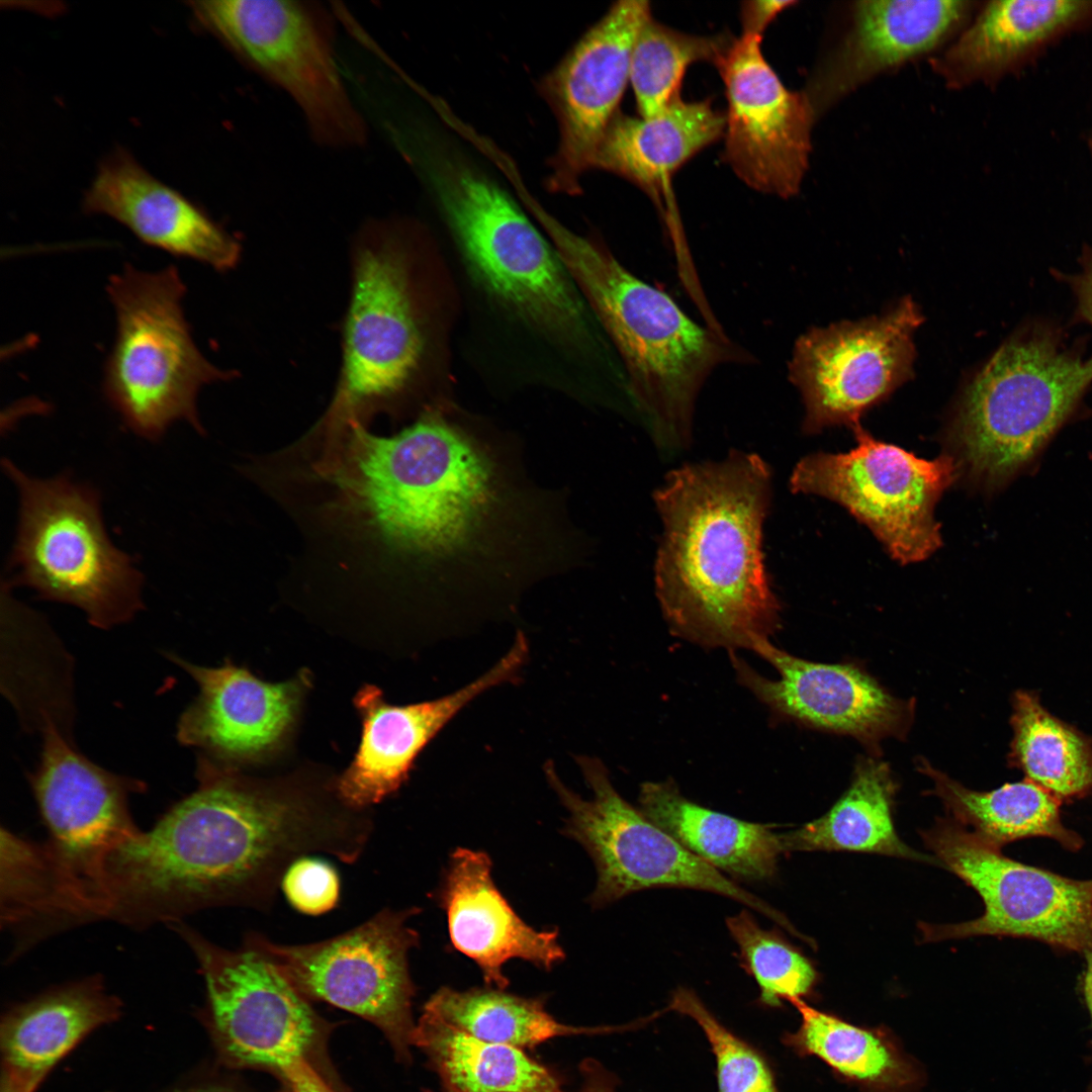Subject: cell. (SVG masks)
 <instances>
[{
	"instance_id": "1f68e13d",
	"label": "cell",
	"mask_w": 1092,
	"mask_h": 1092,
	"mask_svg": "<svg viewBox=\"0 0 1092 1092\" xmlns=\"http://www.w3.org/2000/svg\"><path fill=\"white\" fill-rule=\"evenodd\" d=\"M412 1043L427 1055L447 1092H563L523 1050L476 1038L425 1011Z\"/></svg>"
},
{
	"instance_id": "7402d4cb",
	"label": "cell",
	"mask_w": 1092,
	"mask_h": 1092,
	"mask_svg": "<svg viewBox=\"0 0 1092 1092\" xmlns=\"http://www.w3.org/2000/svg\"><path fill=\"white\" fill-rule=\"evenodd\" d=\"M528 653L518 634L511 649L481 676L445 697L406 706L387 703L375 686L354 698L362 723L361 739L349 766L333 783L348 807L367 810L395 793L419 753L459 710L483 692L514 679Z\"/></svg>"
},
{
	"instance_id": "7bdbcfd3",
	"label": "cell",
	"mask_w": 1092,
	"mask_h": 1092,
	"mask_svg": "<svg viewBox=\"0 0 1092 1092\" xmlns=\"http://www.w3.org/2000/svg\"><path fill=\"white\" fill-rule=\"evenodd\" d=\"M279 1073L292 1092H334L305 1058L294 1060Z\"/></svg>"
},
{
	"instance_id": "52a82bcc",
	"label": "cell",
	"mask_w": 1092,
	"mask_h": 1092,
	"mask_svg": "<svg viewBox=\"0 0 1092 1092\" xmlns=\"http://www.w3.org/2000/svg\"><path fill=\"white\" fill-rule=\"evenodd\" d=\"M116 329L102 389L127 428L156 441L183 421L202 432L200 389L237 376L209 362L183 309L185 284L174 265L144 271L126 264L106 285Z\"/></svg>"
},
{
	"instance_id": "d590c367",
	"label": "cell",
	"mask_w": 1092,
	"mask_h": 1092,
	"mask_svg": "<svg viewBox=\"0 0 1092 1092\" xmlns=\"http://www.w3.org/2000/svg\"><path fill=\"white\" fill-rule=\"evenodd\" d=\"M1014 754L1028 780L1057 797L1092 787V750L1074 730L1049 714L1028 693L1014 702Z\"/></svg>"
},
{
	"instance_id": "74e56055",
	"label": "cell",
	"mask_w": 1092,
	"mask_h": 1092,
	"mask_svg": "<svg viewBox=\"0 0 1092 1092\" xmlns=\"http://www.w3.org/2000/svg\"><path fill=\"white\" fill-rule=\"evenodd\" d=\"M726 925L741 967L759 987L761 1004L779 1007L782 1000L812 993L818 980L813 964L778 931L763 929L745 909L728 917Z\"/></svg>"
},
{
	"instance_id": "cb8c5ba5",
	"label": "cell",
	"mask_w": 1092,
	"mask_h": 1092,
	"mask_svg": "<svg viewBox=\"0 0 1092 1092\" xmlns=\"http://www.w3.org/2000/svg\"><path fill=\"white\" fill-rule=\"evenodd\" d=\"M83 209L118 221L148 246L216 271L233 269L241 256L236 239L202 208L123 152L101 164Z\"/></svg>"
},
{
	"instance_id": "277c9868",
	"label": "cell",
	"mask_w": 1092,
	"mask_h": 1092,
	"mask_svg": "<svg viewBox=\"0 0 1092 1092\" xmlns=\"http://www.w3.org/2000/svg\"><path fill=\"white\" fill-rule=\"evenodd\" d=\"M532 213L621 356L629 395L656 445L684 449L712 373L751 354L724 331L691 318L665 291L630 272L605 247L571 232L540 206Z\"/></svg>"
},
{
	"instance_id": "7dc6e473",
	"label": "cell",
	"mask_w": 1092,
	"mask_h": 1092,
	"mask_svg": "<svg viewBox=\"0 0 1092 1092\" xmlns=\"http://www.w3.org/2000/svg\"><path fill=\"white\" fill-rule=\"evenodd\" d=\"M175 1092H233L220 1087H196L183 1090H177Z\"/></svg>"
},
{
	"instance_id": "60d3db41",
	"label": "cell",
	"mask_w": 1092,
	"mask_h": 1092,
	"mask_svg": "<svg viewBox=\"0 0 1092 1092\" xmlns=\"http://www.w3.org/2000/svg\"><path fill=\"white\" fill-rule=\"evenodd\" d=\"M1079 264L1080 268L1076 273L1058 275L1074 294L1075 318L1092 327V246H1084Z\"/></svg>"
},
{
	"instance_id": "b9f144b4",
	"label": "cell",
	"mask_w": 1092,
	"mask_h": 1092,
	"mask_svg": "<svg viewBox=\"0 0 1092 1092\" xmlns=\"http://www.w3.org/2000/svg\"><path fill=\"white\" fill-rule=\"evenodd\" d=\"M794 4V1L777 0L744 2L741 8L742 33L761 36L766 26L783 10Z\"/></svg>"
},
{
	"instance_id": "ffe728a7",
	"label": "cell",
	"mask_w": 1092,
	"mask_h": 1092,
	"mask_svg": "<svg viewBox=\"0 0 1092 1092\" xmlns=\"http://www.w3.org/2000/svg\"><path fill=\"white\" fill-rule=\"evenodd\" d=\"M778 671L766 678L731 652L738 680L777 716L845 734L876 747L903 736L912 705L890 695L855 664L808 661L779 649L768 639L752 648Z\"/></svg>"
},
{
	"instance_id": "44dd1931",
	"label": "cell",
	"mask_w": 1092,
	"mask_h": 1092,
	"mask_svg": "<svg viewBox=\"0 0 1092 1092\" xmlns=\"http://www.w3.org/2000/svg\"><path fill=\"white\" fill-rule=\"evenodd\" d=\"M199 693L180 716L177 738L216 762L235 764L265 760L289 739L309 688L307 671L283 682H267L226 660L219 667L194 665L177 655Z\"/></svg>"
},
{
	"instance_id": "484cf974",
	"label": "cell",
	"mask_w": 1092,
	"mask_h": 1092,
	"mask_svg": "<svg viewBox=\"0 0 1092 1092\" xmlns=\"http://www.w3.org/2000/svg\"><path fill=\"white\" fill-rule=\"evenodd\" d=\"M1092 24V0H1007L983 7L932 70L949 88L994 85Z\"/></svg>"
},
{
	"instance_id": "4dcf8cb0",
	"label": "cell",
	"mask_w": 1092,
	"mask_h": 1092,
	"mask_svg": "<svg viewBox=\"0 0 1092 1092\" xmlns=\"http://www.w3.org/2000/svg\"><path fill=\"white\" fill-rule=\"evenodd\" d=\"M787 1001L801 1024L785 1042L799 1055L817 1057L866 1092H913L920 1084L919 1069L883 1029L851 1024L799 997Z\"/></svg>"
},
{
	"instance_id": "816d5d0a",
	"label": "cell",
	"mask_w": 1092,
	"mask_h": 1092,
	"mask_svg": "<svg viewBox=\"0 0 1092 1092\" xmlns=\"http://www.w3.org/2000/svg\"><path fill=\"white\" fill-rule=\"evenodd\" d=\"M1089 138H1091V139H1092V134H1091V135H1090Z\"/></svg>"
},
{
	"instance_id": "9a60e30c",
	"label": "cell",
	"mask_w": 1092,
	"mask_h": 1092,
	"mask_svg": "<svg viewBox=\"0 0 1092 1092\" xmlns=\"http://www.w3.org/2000/svg\"><path fill=\"white\" fill-rule=\"evenodd\" d=\"M921 835L940 866L976 890L985 906L971 921L921 923L923 941L1010 935L1073 949L1092 946V881L1010 859L952 819H939Z\"/></svg>"
},
{
	"instance_id": "f546056e",
	"label": "cell",
	"mask_w": 1092,
	"mask_h": 1092,
	"mask_svg": "<svg viewBox=\"0 0 1092 1092\" xmlns=\"http://www.w3.org/2000/svg\"><path fill=\"white\" fill-rule=\"evenodd\" d=\"M897 784L888 764L868 757L857 761L847 790L821 817L780 834L784 852L846 850L940 863L905 844L893 822Z\"/></svg>"
},
{
	"instance_id": "ac0fdd59",
	"label": "cell",
	"mask_w": 1092,
	"mask_h": 1092,
	"mask_svg": "<svg viewBox=\"0 0 1092 1092\" xmlns=\"http://www.w3.org/2000/svg\"><path fill=\"white\" fill-rule=\"evenodd\" d=\"M727 98L724 157L749 187L783 198L798 193L808 168L816 118L805 92L789 90L742 33L715 64Z\"/></svg>"
},
{
	"instance_id": "c3c4849f",
	"label": "cell",
	"mask_w": 1092,
	"mask_h": 1092,
	"mask_svg": "<svg viewBox=\"0 0 1092 1092\" xmlns=\"http://www.w3.org/2000/svg\"><path fill=\"white\" fill-rule=\"evenodd\" d=\"M1088 148H1089L1090 154L1092 156V139L1091 138L1088 139Z\"/></svg>"
},
{
	"instance_id": "681fc988",
	"label": "cell",
	"mask_w": 1092,
	"mask_h": 1092,
	"mask_svg": "<svg viewBox=\"0 0 1092 1092\" xmlns=\"http://www.w3.org/2000/svg\"><path fill=\"white\" fill-rule=\"evenodd\" d=\"M48 697H49V696H48ZM41 698H47V697H41ZM36 699H40V698H36ZM36 699H34V700H36ZM57 699H68V698H57ZM34 700H32V701H34ZM68 700H70V699H68ZM32 701H30V702H32ZM30 702H29V703H30Z\"/></svg>"
},
{
	"instance_id": "f6af8a7d",
	"label": "cell",
	"mask_w": 1092,
	"mask_h": 1092,
	"mask_svg": "<svg viewBox=\"0 0 1092 1092\" xmlns=\"http://www.w3.org/2000/svg\"><path fill=\"white\" fill-rule=\"evenodd\" d=\"M580 1092H614V1088L609 1078L599 1068L589 1066Z\"/></svg>"
},
{
	"instance_id": "83f0119b",
	"label": "cell",
	"mask_w": 1092,
	"mask_h": 1092,
	"mask_svg": "<svg viewBox=\"0 0 1092 1092\" xmlns=\"http://www.w3.org/2000/svg\"><path fill=\"white\" fill-rule=\"evenodd\" d=\"M639 809L691 853L718 871L745 881L772 879L784 853L780 834L767 824L748 822L700 806L672 781L640 787Z\"/></svg>"
},
{
	"instance_id": "8d00e7d4",
	"label": "cell",
	"mask_w": 1092,
	"mask_h": 1092,
	"mask_svg": "<svg viewBox=\"0 0 1092 1092\" xmlns=\"http://www.w3.org/2000/svg\"><path fill=\"white\" fill-rule=\"evenodd\" d=\"M731 41L724 34L680 32L650 15L637 33L630 63V82L640 116L654 115L680 97L687 69L700 61L715 65Z\"/></svg>"
},
{
	"instance_id": "ab89813d",
	"label": "cell",
	"mask_w": 1092,
	"mask_h": 1092,
	"mask_svg": "<svg viewBox=\"0 0 1092 1092\" xmlns=\"http://www.w3.org/2000/svg\"><path fill=\"white\" fill-rule=\"evenodd\" d=\"M281 888L297 911L318 915L338 904L341 883L336 869L328 861L306 855L287 869Z\"/></svg>"
},
{
	"instance_id": "9c48e42d",
	"label": "cell",
	"mask_w": 1092,
	"mask_h": 1092,
	"mask_svg": "<svg viewBox=\"0 0 1092 1092\" xmlns=\"http://www.w3.org/2000/svg\"><path fill=\"white\" fill-rule=\"evenodd\" d=\"M403 235L395 222L375 219L355 238L342 364L323 423L366 425L394 407L421 368L426 339Z\"/></svg>"
},
{
	"instance_id": "6da1fadb",
	"label": "cell",
	"mask_w": 1092,
	"mask_h": 1092,
	"mask_svg": "<svg viewBox=\"0 0 1092 1092\" xmlns=\"http://www.w3.org/2000/svg\"><path fill=\"white\" fill-rule=\"evenodd\" d=\"M196 777L194 792L108 858L113 921L145 929L217 907L267 911L296 859L354 863L371 838L367 810L333 785L256 780L203 755Z\"/></svg>"
},
{
	"instance_id": "8992f818",
	"label": "cell",
	"mask_w": 1092,
	"mask_h": 1092,
	"mask_svg": "<svg viewBox=\"0 0 1092 1092\" xmlns=\"http://www.w3.org/2000/svg\"><path fill=\"white\" fill-rule=\"evenodd\" d=\"M1092 383V356L1063 331L1033 321L1013 333L973 377L945 441L960 476L1001 485L1027 464L1078 406Z\"/></svg>"
},
{
	"instance_id": "bcb514c9",
	"label": "cell",
	"mask_w": 1092,
	"mask_h": 1092,
	"mask_svg": "<svg viewBox=\"0 0 1092 1092\" xmlns=\"http://www.w3.org/2000/svg\"><path fill=\"white\" fill-rule=\"evenodd\" d=\"M1084 993L1092 1017V952L1087 953V968L1084 976Z\"/></svg>"
},
{
	"instance_id": "d4e9b609",
	"label": "cell",
	"mask_w": 1092,
	"mask_h": 1092,
	"mask_svg": "<svg viewBox=\"0 0 1092 1092\" xmlns=\"http://www.w3.org/2000/svg\"><path fill=\"white\" fill-rule=\"evenodd\" d=\"M483 851L455 849L435 899L447 916L453 947L470 958L484 981L504 990V965L521 959L549 971L565 959L557 929L539 931L514 911L491 878Z\"/></svg>"
},
{
	"instance_id": "7c38bea8",
	"label": "cell",
	"mask_w": 1092,
	"mask_h": 1092,
	"mask_svg": "<svg viewBox=\"0 0 1092 1092\" xmlns=\"http://www.w3.org/2000/svg\"><path fill=\"white\" fill-rule=\"evenodd\" d=\"M419 912L384 908L344 933L310 943H278L249 931L242 946L273 966L305 999L374 1023L405 1055L415 1027L408 953L420 940L407 920Z\"/></svg>"
},
{
	"instance_id": "3957f363",
	"label": "cell",
	"mask_w": 1092,
	"mask_h": 1092,
	"mask_svg": "<svg viewBox=\"0 0 1092 1092\" xmlns=\"http://www.w3.org/2000/svg\"><path fill=\"white\" fill-rule=\"evenodd\" d=\"M652 495L662 526L654 590L670 632L730 650L768 639L781 619L762 548L768 464L732 449L672 469Z\"/></svg>"
},
{
	"instance_id": "5bb4252c",
	"label": "cell",
	"mask_w": 1092,
	"mask_h": 1092,
	"mask_svg": "<svg viewBox=\"0 0 1092 1092\" xmlns=\"http://www.w3.org/2000/svg\"><path fill=\"white\" fill-rule=\"evenodd\" d=\"M856 446L846 453H813L794 467V493L840 504L867 525L902 564L922 561L941 545L934 509L960 477L951 456L917 457L852 427Z\"/></svg>"
},
{
	"instance_id": "8fae6325",
	"label": "cell",
	"mask_w": 1092,
	"mask_h": 1092,
	"mask_svg": "<svg viewBox=\"0 0 1092 1092\" xmlns=\"http://www.w3.org/2000/svg\"><path fill=\"white\" fill-rule=\"evenodd\" d=\"M578 763L593 792L590 799L565 787L550 764L545 771L568 812L563 833L579 842L595 862L598 880L589 897L593 907L647 889H693L730 898L790 933L802 935L782 912L691 853L623 799L600 760L580 757Z\"/></svg>"
},
{
	"instance_id": "7a4b0ae2",
	"label": "cell",
	"mask_w": 1092,
	"mask_h": 1092,
	"mask_svg": "<svg viewBox=\"0 0 1092 1092\" xmlns=\"http://www.w3.org/2000/svg\"><path fill=\"white\" fill-rule=\"evenodd\" d=\"M314 441L325 521L372 573L441 574L492 552L510 510L502 476L437 413L391 436L351 421Z\"/></svg>"
},
{
	"instance_id": "f35d334b",
	"label": "cell",
	"mask_w": 1092,
	"mask_h": 1092,
	"mask_svg": "<svg viewBox=\"0 0 1092 1092\" xmlns=\"http://www.w3.org/2000/svg\"><path fill=\"white\" fill-rule=\"evenodd\" d=\"M669 1007L690 1016L706 1034L716 1058L718 1092H779L762 1056L722 1025L694 991L677 988Z\"/></svg>"
},
{
	"instance_id": "30bf717a",
	"label": "cell",
	"mask_w": 1092,
	"mask_h": 1092,
	"mask_svg": "<svg viewBox=\"0 0 1092 1092\" xmlns=\"http://www.w3.org/2000/svg\"><path fill=\"white\" fill-rule=\"evenodd\" d=\"M198 22L294 101L313 138L362 146L367 127L337 61L331 20L315 3L286 0L190 2Z\"/></svg>"
},
{
	"instance_id": "2e32d148",
	"label": "cell",
	"mask_w": 1092,
	"mask_h": 1092,
	"mask_svg": "<svg viewBox=\"0 0 1092 1092\" xmlns=\"http://www.w3.org/2000/svg\"><path fill=\"white\" fill-rule=\"evenodd\" d=\"M923 322L911 298L883 315L813 328L795 342L789 380L805 408L802 429L816 434L860 416L913 375V336Z\"/></svg>"
},
{
	"instance_id": "e0dca14e",
	"label": "cell",
	"mask_w": 1092,
	"mask_h": 1092,
	"mask_svg": "<svg viewBox=\"0 0 1092 1092\" xmlns=\"http://www.w3.org/2000/svg\"><path fill=\"white\" fill-rule=\"evenodd\" d=\"M195 957L207 991L214 1039L237 1066L280 1071L305 1058L320 1035V1021L302 995L255 952L230 949L177 921L168 925Z\"/></svg>"
},
{
	"instance_id": "f907efd6",
	"label": "cell",
	"mask_w": 1092,
	"mask_h": 1092,
	"mask_svg": "<svg viewBox=\"0 0 1092 1092\" xmlns=\"http://www.w3.org/2000/svg\"><path fill=\"white\" fill-rule=\"evenodd\" d=\"M1088 1092H1092V1086L1090 1087V1090Z\"/></svg>"
},
{
	"instance_id": "4fadbf2b",
	"label": "cell",
	"mask_w": 1092,
	"mask_h": 1092,
	"mask_svg": "<svg viewBox=\"0 0 1092 1092\" xmlns=\"http://www.w3.org/2000/svg\"><path fill=\"white\" fill-rule=\"evenodd\" d=\"M67 724L40 725V761L29 777L48 829L43 843L86 922L104 919L105 868L111 854L142 830L129 797L145 783L112 774L88 759L73 743Z\"/></svg>"
},
{
	"instance_id": "ba28073f",
	"label": "cell",
	"mask_w": 1092,
	"mask_h": 1092,
	"mask_svg": "<svg viewBox=\"0 0 1092 1092\" xmlns=\"http://www.w3.org/2000/svg\"><path fill=\"white\" fill-rule=\"evenodd\" d=\"M2 465L19 495L12 584L77 607L99 628L130 620L143 608V575L109 539L97 492L66 475L38 478L9 459Z\"/></svg>"
},
{
	"instance_id": "d6986e66",
	"label": "cell",
	"mask_w": 1092,
	"mask_h": 1092,
	"mask_svg": "<svg viewBox=\"0 0 1092 1092\" xmlns=\"http://www.w3.org/2000/svg\"><path fill=\"white\" fill-rule=\"evenodd\" d=\"M650 15L647 1L615 3L541 82L559 131L546 181L551 191L580 192V178L619 113L634 41Z\"/></svg>"
},
{
	"instance_id": "f1b7e54d",
	"label": "cell",
	"mask_w": 1092,
	"mask_h": 1092,
	"mask_svg": "<svg viewBox=\"0 0 1092 1092\" xmlns=\"http://www.w3.org/2000/svg\"><path fill=\"white\" fill-rule=\"evenodd\" d=\"M119 1012V1000L97 975L54 988L17 1006L3 1020L5 1066L46 1076L83 1037Z\"/></svg>"
},
{
	"instance_id": "603a6c76",
	"label": "cell",
	"mask_w": 1092,
	"mask_h": 1092,
	"mask_svg": "<svg viewBox=\"0 0 1092 1092\" xmlns=\"http://www.w3.org/2000/svg\"><path fill=\"white\" fill-rule=\"evenodd\" d=\"M973 1H859L843 40L804 91L817 117L872 78L947 40L976 9Z\"/></svg>"
},
{
	"instance_id": "ee69618b",
	"label": "cell",
	"mask_w": 1092,
	"mask_h": 1092,
	"mask_svg": "<svg viewBox=\"0 0 1092 1092\" xmlns=\"http://www.w3.org/2000/svg\"><path fill=\"white\" fill-rule=\"evenodd\" d=\"M43 1077L5 1066L2 1073L1 1092H34Z\"/></svg>"
},
{
	"instance_id": "4316f807",
	"label": "cell",
	"mask_w": 1092,
	"mask_h": 1092,
	"mask_svg": "<svg viewBox=\"0 0 1092 1092\" xmlns=\"http://www.w3.org/2000/svg\"><path fill=\"white\" fill-rule=\"evenodd\" d=\"M726 116L708 100H673L651 116L618 113L595 153L592 169L619 175L657 204L670 177L725 130Z\"/></svg>"
},
{
	"instance_id": "e575fe53",
	"label": "cell",
	"mask_w": 1092,
	"mask_h": 1092,
	"mask_svg": "<svg viewBox=\"0 0 1092 1092\" xmlns=\"http://www.w3.org/2000/svg\"><path fill=\"white\" fill-rule=\"evenodd\" d=\"M424 1011L476 1038L521 1050L555 1036L598 1031L562 1024L545 1010L542 1001L500 989L457 991L442 987Z\"/></svg>"
},
{
	"instance_id": "d6a6232c",
	"label": "cell",
	"mask_w": 1092,
	"mask_h": 1092,
	"mask_svg": "<svg viewBox=\"0 0 1092 1092\" xmlns=\"http://www.w3.org/2000/svg\"><path fill=\"white\" fill-rule=\"evenodd\" d=\"M1 924L25 934L20 949L85 923L43 843L1 829Z\"/></svg>"
},
{
	"instance_id": "5b68a950",
	"label": "cell",
	"mask_w": 1092,
	"mask_h": 1092,
	"mask_svg": "<svg viewBox=\"0 0 1092 1092\" xmlns=\"http://www.w3.org/2000/svg\"><path fill=\"white\" fill-rule=\"evenodd\" d=\"M395 146L430 186L487 291L573 345L596 343L585 303L557 251L499 185L422 128H407Z\"/></svg>"
},
{
	"instance_id": "836d02e7",
	"label": "cell",
	"mask_w": 1092,
	"mask_h": 1092,
	"mask_svg": "<svg viewBox=\"0 0 1092 1092\" xmlns=\"http://www.w3.org/2000/svg\"><path fill=\"white\" fill-rule=\"evenodd\" d=\"M919 768L932 781V794L941 800L952 820L971 825L978 837L993 846L1028 836L1069 840L1060 821L1057 796L1030 780L977 792L925 760L919 761Z\"/></svg>"
}]
</instances>
